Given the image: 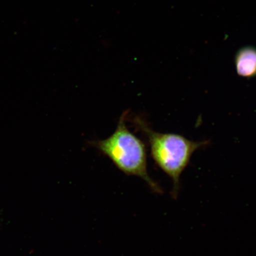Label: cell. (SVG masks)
Returning <instances> with one entry per match:
<instances>
[{"label": "cell", "instance_id": "2", "mask_svg": "<svg viewBox=\"0 0 256 256\" xmlns=\"http://www.w3.org/2000/svg\"><path fill=\"white\" fill-rule=\"evenodd\" d=\"M138 128L145 134L148 140L154 161L172 180V196L177 198L180 190V178L182 172L190 164L194 153L210 142H195L178 134L156 132L140 118L134 119Z\"/></svg>", "mask_w": 256, "mask_h": 256}, {"label": "cell", "instance_id": "3", "mask_svg": "<svg viewBox=\"0 0 256 256\" xmlns=\"http://www.w3.org/2000/svg\"><path fill=\"white\" fill-rule=\"evenodd\" d=\"M234 62L236 72L239 76L247 78L256 76V48H241L236 54Z\"/></svg>", "mask_w": 256, "mask_h": 256}, {"label": "cell", "instance_id": "1", "mask_svg": "<svg viewBox=\"0 0 256 256\" xmlns=\"http://www.w3.org/2000/svg\"><path fill=\"white\" fill-rule=\"evenodd\" d=\"M128 114L126 111L121 115L116 130L110 137L91 144L124 174L142 178L154 192L162 194L161 188L148 174L145 144L126 126Z\"/></svg>", "mask_w": 256, "mask_h": 256}]
</instances>
